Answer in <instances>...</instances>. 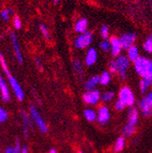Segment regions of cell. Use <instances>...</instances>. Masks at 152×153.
I'll list each match as a JSON object with an SVG mask.
<instances>
[{
	"label": "cell",
	"mask_w": 152,
	"mask_h": 153,
	"mask_svg": "<svg viewBox=\"0 0 152 153\" xmlns=\"http://www.w3.org/2000/svg\"><path fill=\"white\" fill-rule=\"evenodd\" d=\"M0 65L2 67V69L4 70L7 78V82L10 86V88L12 89V91L14 92V95L16 99L18 100V101H23L24 99H25V93H24V90L21 87V85L18 83V81L16 80V79L15 78L14 76L11 75V72L7 67V61L5 59L4 56L0 53Z\"/></svg>",
	"instance_id": "1"
},
{
	"label": "cell",
	"mask_w": 152,
	"mask_h": 153,
	"mask_svg": "<svg viewBox=\"0 0 152 153\" xmlns=\"http://www.w3.org/2000/svg\"><path fill=\"white\" fill-rule=\"evenodd\" d=\"M130 60L128 59L127 56L119 55V56L115 57L109 62L108 65V71L110 74L118 73L120 79H125L127 78V71L129 68Z\"/></svg>",
	"instance_id": "2"
},
{
	"label": "cell",
	"mask_w": 152,
	"mask_h": 153,
	"mask_svg": "<svg viewBox=\"0 0 152 153\" xmlns=\"http://www.w3.org/2000/svg\"><path fill=\"white\" fill-rule=\"evenodd\" d=\"M134 68L141 79L152 80V60L146 56H139L134 62Z\"/></svg>",
	"instance_id": "3"
},
{
	"label": "cell",
	"mask_w": 152,
	"mask_h": 153,
	"mask_svg": "<svg viewBox=\"0 0 152 153\" xmlns=\"http://www.w3.org/2000/svg\"><path fill=\"white\" fill-rule=\"evenodd\" d=\"M29 115H30L34 124H36V126L39 128V130L42 133H47L48 130V127H47L46 121L44 120L43 117L41 116V114L39 112V110L36 109V108L35 106H30Z\"/></svg>",
	"instance_id": "4"
},
{
	"label": "cell",
	"mask_w": 152,
	"mask_h": 153,
	"mask_svg": "<svg viewBox=\"0 0 152 153\" xmlns=\"http://www.w3.org/2000/svg\"><path fill=\"white\" fill-rule=\"evenodd\" d=\"M119 100L123 102L126 107H133L135 104V95L128 87H122L119 92Z\"/></svg>",
	"instance_id": "5"
},
{
	"label": "cell",
	"mask_w": 152,
	"mask_h": 153,
	"mask_svg": "<svg viewBox=\"0 0 152 153\" xmlns=\"http://www.w3.org/2000/svg\"><path fill=\"white\" fill-rule=\"evenodd\" d=\"M93 40V34L90 31H87L85 33L79 34V36L76 38L75 47L78 49H84L90 46Z\"/></svg>",
	"instance_id": "6"
},
{
	"label": "cell",
	"mask_w": 152,
	"mask_h": 153,
	"mask_svg": "<svg viewBox=\"0 0 152 153\" xmlns=\"http://www.w3.org/2000/svg\"><path fill=\"white\" fill-rule=\"evenodd\" d=\"M101 100V94L97 88L92 90H87L83 94V100L87 105H97Z\"/></svg>",
	"instance_id": "7"
},
{
	"label": "cell",
	"mask_w": 152,
	"mask_h": 153,
	"mask_svg": "<svg viewBox=\"0 0 152 153\" xmlns=\"http://www.w3.org/2000/svg\"><path fill=\"white\" fill-rule=\"evenodd\" d=\"M0 98L4 102H9L11 100L10 86L1 73H0Z\"/></svg>",
	"instance_id": "8"
},
{
	"label": "cell",
	"mask_w": 152,
	"mask_h": 153,
	"mask_svg": "<svg viewBox=\"0 0 152 153\" xmlns=\"http://www.w3.org/2000/svg\"><path fill=\"white\" fill-rule=\"evenodd\" d=\"M20 116H21V120H22V127H23V133L24 136L27 138L29 136V133L31 131V128L33 127V120L30 117V115L25 110H21L20 112Z\"/></svg>",
	"instance_id": "9"
},
{
	"label": "cell",
	"mask_w": 152,
	"mask_h": 153,
	"mask_svg": "<svg viewBox=\"0 0 152 153\" xmlns=\"http://www.w3.org/2000/svg\"><path fill=\"white\" fill-rule=\"evenodd\" d=\"M136 38H137V36L135 33H125V34H123L119 37V40H120L123 50H128L129 48L134 46Z\"/></svg>",
	"instance_id": "10"
},
{
	"label": "cell",
	"mask_w": 152,
	"mask_h": 153,
	"mask_svg": "<svg viewBox=\"0 0 152 153\" xmlns=\"http://www.w3.org/2000/svg\"><path fill=\"white\" fill-rule=\"evenodd\" d=\"M11 43H12V47H13V49H14V53H15V56L16 57V60L18 61L19 64H23L24 63V57H23V54H22V51H21V48L19 47V44H18V41H17V38L16 36V35L14 33H11Z\"/></svg>",
	"instance_id": "11"
},
{
	"label": "cell",
	"mask_w": 152,
	"mask_h": 153,
	"mask_svg": "<svg viewBox=\"0 0 152 153\" xmlns=\"http://www.w3.org/2000/svg\"><path fill=\"white\" fill-rule=\"evenodd\" d=\"M109 42H110V52H111L112 56L113 57L119 56L123 49L119 38L117 36H111Z\"/></svg>",
	"instance_id": "12"
},
{
	"label": "cell",
	"mask_w": 152,
	"mask_h": 153,
	"mask_svg": "<svg viewBox=\"0 0 152 153\" xmlns=\"http://www.w3.org/2000/svg\"><path fill=\"white\" fill-rule=\"evenodd\" d=\"M97 120L99 124L105 125L110 119V111L107 106H101L97 112Z\"/></svg>",
	"instance_id": "13"
},
{
	"label": "cell",
	"mask_w": 152,
	"mask_h": 153,
	"mask_svg": "<svg viewBox=\"0 0 152 153\" xmlns=\"http://www.w3.org/2000/svg\"><path fill=\"white\" fill-rule=\"evenodd\" d=\"M98 60V52L95 48H88L85 56V64L87 67L93 66Z\"/></svg>",
	"instance_id": "14"
},
{
	"label": "cell",
	"mask_w": 152,
	"mask_h": 153,
	"mask_svg": "<svg viewBox=\"0 0 152 153\" xmlns=\"http://www.w3.org/2000/svg\"><path fill=\"white\" fill-rule=\"evenodd\" d=\"M139 109L134 107H130L128 113V124L136 126L139 121Z\"/></svg>",
	"instance_id": "15"
},
{
	"label": "cell",
	"mask_w": 152,
	"mask_h": 153,
	"mask_svg": "<svg viewBox=\"0 0 152 153\" xmlns=\"http://www.w3.org/2000/svg\"><path fill=\"white\" fill-rule=\"evenodd\" d=\"M100 84V79H99V76H92L91 78H89L84 84V88L86 90H92L97 88V86Z\"/></svg>",
	"instance_id": "16"
},
{
	"label": "cell",
	"mask_w": 152,
	"mask_h": 153,
	"mask_svg": "<svg viewBox=\"0 0 152 153\" xmlns=\"http://www.w3.org/2000/svg\"><path fill=\"white\" fill-rule=\"evenodd\" d=\"M87 27H88V22L86 18L79 19V20L75 24V30H76V32H78L79 34L87 32Z\"/></svg>",
	"instance_id": "17"
},
{
	"label": "cell",
	"mask_w": 152,
	"mask_h": 153,
	"mask_svg": "<svg viewBox=\"0 0 152 153\" xmlns=\"http://www.w3.org/2000/svg\"><path fill=\"white\" fill-rule=\"evenodd\" d=\"M127 56H128V59L130 60V62L134 63L139 59V57L140 56H139V48L136 46H132L131 48H129L127 50Z\"/></svg>",
	"instance_id": "18"
},
{
	"label": "cell",
	"mask_w": 152,
	"mask_h": 153,
	"mask_svg": "<svg viewBox=\"0 0 152 153\" xmlns=\"http://www.w3.org/2000/svg\"><path fill=\"white\" fill-rule=\"evenodd\" d=\"M125 145H126V140H125V137L121 136V137H119L118 140H116L115 144H114V147H113V151L115 153H119L121 152L124 148H125Z\"/></svg>",
	"instance_id": "19"
},
{
	"label": "cell",
	"mask_w": 152,
	"mask_h": 153,
	"mask_svg": "<svg viewBox=\"0 0 152 153\" xmlns=\"http://www.w3.org/2000/svg\"><path fill=\"white\" fill-rule=\"evenodd\" d=\"M139 110L141 111L142 115L144 117H150L152 115V108L148 106V104H146L142 100L139 101Z\"/></svg>",
	"instance_id": "20"
},
{
	"label": "cell",
	"mask_w": 152,
	"mask_h": 153,
	"mask_svg": "<svg viewBox=\"0 0 152 153\" xmlns=\"http://www.w3.org/2000/svg\"><path fill=\"white\" fill-rule=\"evenodd\" d=\"M84 117H85V119L87 121L92 122V121L97 120L98 115H97V112L95 111L94 109H92V108H87V109L84 110Z\"/></svg>",
	"instance_id": "21"
},
{
	"label": "cell",
	"mask_w": 152,
	"mask_h": 153,
	"mask_svg": "<svg viewBox=\"0 0 152 153\" xmlns=\"http://www.w3.org/2000/svg\"><path fill=\"white\" fill-rule=\"evenodd\" d=\"M135 128H136V126H133V125H130V124L127 123L123 127V129H122V135H123V137H125V138L131 137L133 134H134V132H135Z\"/></svg>",
	"instance_id": "22"
},
{
	"label": "cell",
	"mask_w": 152,
	"mask_h": 153,
	"mask_svg": "<svg viewBox=\"0 0 152 153\" xmlns=\"http://www.w3.org/2000/svg\"><path fill=\"white\" fill-rule=\"evenodd\" d=\"M99 79H100V85L102 86H107L110 83L111 80V74L109 71H104L100 76H99Z\"/></svg>",
	"instance_id": "23"
},
{
	"label": "cell",
	"mask_w": 152,
	"mask_h": 153,
	"mask_svg": "<svg viewBox=\"0 0 152 153\" xmlns=\"http://www.w3.org/2000/svg\"><path fill=\"white\" fill-rule=\"evenodd\" d=\"M114 98H115V93L111 90H108V91L101 93V100L105 103L112 101Z\"/></svg>",
	"instance_id": "24"
},
{
	"label": "cell",
	"mask_w": 152,
	"mask_h": 153,
	"mask_svg": "<svg viewBox=\"0 0 152 153\" xmlns=\"http://www.w3.org/2000/svg\"><path fill=\"white\" fill-rule=\"evenodd\" d=\"M151 86H152V80L141 79L139 81V89H140V92L142 94H145Z\"/></svg>",
	"instance_id": "25"
},
{
	"label": "cell",
	"mask_w": 152,
	"mask_h": 153,
	"mask_svg": "<svg viewBox=\"0 0 152 153\" xmlns=\"http://www.w3.org/2000/svg\"><path fill=\"white\" fill-rule=\"evenodd\" d=\"M73 68L74 70L77 72L79 75H82L84 72V68H83V64L81 62V60L79 59H74L73 60Z\"/></svg>",
	"instance_id": "26"
},
{
	"label": "cell",
	"mask_w": 152,
	"mask_h": 153,
	"mask_svg": "<svg viewBox=\"0 0 152 153\" xmlns=\"http://www.w3.org/2000/svg\"><path fill=\"white\" fill-rule=\"evenodd\" d=\"M143 49L148 54H152V35L148 36L147 39L144 41Z\"/></svg>",
	"instance_id": "27"
},
{
	"label": "cell",
	"mask_w": 152,
	"mask_h": 153,
	"mask_svg": "<svg viewBox=\"0 0 152 153\" xmlns=\"http://www.w3.org/2000/svg\"><path fill=\"white\" fill-rule=\"evenodd\" d=\"M8 119V112L7 110L0 106V124H2L4 122H6Z\"/></svg>",
	"instance_id": "28"
},
{
	"label": "cell",
	"mask_w": 152,
	"mask_h": 153,
	"mask_svg": "<svg viewBox=\"0 0 152 153\" xmlns=\"http://www.w3.org/2000/svg\"><path fill=\"white\" fill-rule=\"evenodd\" d=\"M39 29H40V32L42 33L43 36L46 38V39L49 40L50 39V35H49V32H48L47 27L44 24H39Z\"/></svg>",
	"instance_id": "29"
},
{
	"label": "cell",
	"mask_w": 152,
	"mask_h": 153,
	"mask_svg": "<svg viewBox=\"0 0 152 153\" xmlns=\"http://www.w3.org/2000/svg\"><path fill=\"white\" fill-rule=\"evenodd\" d=\"M99 48L105 52L110 51V42H109V40L104 39L103 41H101L100 44H99Z\"/></svg>",
	"instance_id": "30"
},
{
	"label": "cell",
	"mask_w": 152,
	"mask_h": 153,
	"mask_svg": "<svg viewBox=\"0 0 152 153\" xmlns=\"http://www.w3.org/2000/svg\"><path fill=\"white\" fill-rule=\"evenodd\" d=\"M142 100H143L146 104H148V107H150V108H152V90L149 91V92L145 96V97H143Z\"/></svg>",
	"instance_id": "31"
},
{
	"label": "cell",
	"mask_w": 152,
	"mask_h": 153,
	"mask_svg": "<svg viewBox=\"0 0 152 153\" xmlns=\"http://www.w3.org/2000/svg\"><path fill=\"white\" fill-rule=\"evenodd\" d=\"M11 14H12V10L10 8H6V9L2 10V12H1V17H2L3 20L7 21L8 19H9V16H10Z\"/></svg>",
	"instance_id": "32"
},
{
	"label": "cell",
	"mask_w": 152,
	"mask_h": 153,
	"mask_svg": "<svg viewBox=\"0 0 152 153\" xmlns=\"http://www.w3.org/2000/svg\"><path fill=\"white\" fill-rule=\"evenodd\" d=\"M100 35L101 36L104 38V39H107L108 37V35H109V29L107 26H102L100 27Z\"/></svg>",
	"instance_id": "33"
},
{
	"label": "cell",
	"mask_w": 152,
	"mask_h": 153,
	"mask_svg": "<svg viewBox=\"0 0 152 153\" xmlns=\"http://www.w3.org/2000/svg\"><path fill=\"white\" fill-rule=\"evenodd\" d=\"M114 107H115V108H116L118 111H122L123 109H125L126 105H125L123 102H121L119 100H118L115 102V104H114Z\"/></svg>",
	"instance_id": "34"
},
{
	"label": "cell",
	"mask_w": 152,
	"mask_h": 153,
	"mask_svg": "<svg viewBox=\"0 0 152 153\" xmlns=\"http://www.w3.org/2000/svg\"><path fill=\"white\" fill-rule=\"evenodd\" d=\"M13 24H14L15 28H16V29H20L21 27H22V23H21L20 18L18 17L17 16H16L14 17V22H13Z\"/></svg>",
	"instance_id": "35"
},
{
	"label": "cell",
	"mask_w": 152,
	"mask_h": 153,
	"mask_svg": "<svg viewBox=\"0 0 152 153\" xmlns=\"http://www.w3.org/2000/svg\"><path fill=\"white\" fill-rule=\"evenodd\" d=\"M4 153H16V150H15L14 146H9V147L6 148Z\"/></svg>",
	"instance_id": "36"
},
{
	"label": "cell",
	"mask_w": 152,
	"mask_h": 153,
	"mask_svg": "<svg viewBox=\"0 0 152 153\" xmlns=\"http://www.w3.org/2000/svg\"><path fill=\"white\" fill-rule=\"evenodd\" d=\"M35 64H36V66L39 68H41L42 64H41V61L39 60V57H36V59H35Z\"/></svg>",
	"instance_id": "37"
},
{
	"label": "cell",
	"mask_w": 152,
	"mask_h": 153,
	"mask_svg": "<svg viewBox=\"0 0 152 153\" xmlns=\"http://www.w3.org/2000/svg\"><path fill=\"white\" fill-rule=\"evenodd\" d=\"M21 153H29V151H28V148H27V146H23V149H22Z\"/></svg>",
	"instance_id": "38"
},
{
	"label": "cell",
	"mask_w": 152,
	"mask_h": 153,
	"mask_svg": "<svg viewBox=\"0 0 152 153\" xmlns=\"http://www.w3.org/2000/svg\"><path fill=\"white\" fill-rule=\"evenodd\" d=\"M48 153H58V151H56L54 148H52V149H49Z\"/></svg>",
	"instance_id": "39"
},
{
	"label": "cell",
	"mask_w": 152,
	"mask_h": 153,
	"mask_svg": "<svg viewBox=\"0 0 152 153\" xmlns=\"http://www.w3.org/2000/svg\"><path fill=\"white\" fill-rule=\"evenodd\" d=\"M60 1V0H54V2L55 3H58V2H59Z\"/></svg>",
	"instance_id": "40"
},
{
	"label": "cell",
	"mask_w": 152,
	"mask_h": 153,
	"mask_svg": "<svg viewBox=\"0 0 152 153\" xmlns=\"http://www.w3.org/2000/svg\"><path fill=\"white\" fill-rule=\"evenodd\" d=\"M79 153H83V152H82V151H79Z\"/></svg>",
	"instance_id": "41"
}]
</instances>
